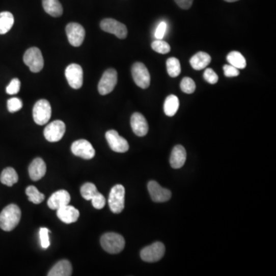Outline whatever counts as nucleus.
<instances>
[{
	"label": "nucleus",
	"instance_id": "obj_1",
	"mask_svg": "<svg viewBox=\"0 0 276 276\" xmlns=\"http://www.w3.org/2000/svg\"><path fill=\"white\" fill-rule=\"evenodd\" d=\"M20 208L16 204H10L6 206L0 213V228L6 232L14 230L20 222Z\"/></svg>",
	"mask_w": 276,
	"mask_h": 276
},
{
	"label": "nucleus",
	"instance_id": "obj_2",
	"mask_svg": "<svg viewBox=\"0 0 276 276\" xmlns=\"http://www.w3.org/2000/svg\"><path fill=\"white\" fill-rule=\"evenodd\" d=\"M101 245L110 254H118L124 250L125 240L118 233H107L101 236Z\"/></svg>",
	"mask_w": 276,
	"mask_h": 276
},
{
	"label": "nucleus",
	"instance_id": "obj_3",
	"mask_svg": "<svg viewBox=\"0 0 276 276\" xmlns=\"http://www.w3.org/2000/svg\"><path fill=\"white\" fill-rule=\"evenodd\" d=\"M125 189L121 184L115 185L111 189L109 194L108 204L114 213H121L124 209Z\"/></svg>",
	"mask_w": 276,
	"mask_h": 276
},
{
	"label": "nucleus",
	"instance_id": "obj_4",
	"mask_svg": "<svg viewBox=\"0 0 276 276\" xmlns=\"http://www.w3.org/2000/svg\"><path fill=\"white\" fill-rule=\"evenodd\" d=\"M24 63L30 68L31 72L34 73L41 72L44 66V59L39 48L36 47L29 48L23 57Z\"/></svg>",
	"mask_w": 276,
	"mask_h": 276
},
{
	"label": "nucleus",
	"instance_id": "obj_5",
	"mask_svg": "<svg viewBox=\"0 0 276 276\" xmlns=\"http://www.w3.org/2000/svg\"><path fill=\"white\" fill-rule=\"evenodd\" d=\"M132 77L135 84L143 89H148L151 84V75L147 67L142 62L133 64L131 69Z\"/></svg>",
	"mask_w": 276,
	"mask_h": 276
},
{
	"label": "nucleus",
	"instance_id": "obj_6",
	"mask_svg": "<svg viewBox=\"0 0 276 276\" xmlns=\"http://www.w3.org/2000/svg\"><path fill=\"white\" fill-rule=\"evenodd\" d=\"M33 118L39 125H44L49 121L51 117V107L47 100L38 101L33 107Z\"/></svg>",
	"mask_w": 276,
	"mask_h": 276
},
{
	"label": "nucleus",
	"instance_id": "obj_7",
	"mask_svg": "<svg viewBox=\"0 0 276 276\" xmlns=\"http://www.w3.org/2000/svg\"><path fill=\"white\" fill-rule=\"evenodd\" d=\"M117 83H118L117 71L114 68H109L104 72L98 83V92L101 95H107L115 89Z\"/></svg>",
	"mask_w": 276,
	"mask_h": 276
},
{
	"label": "nucleus",
	"instance_id": "obj_8",
	"mask_svg": "<svg viewBox=\"0 0 276 276\" xmlns=\"http://www.w3.org/2000/svg\"><path fill=\"white\" fill-rule=\"evenodd\" d=\"M165 246L162 242H157L145 247L141 251V258L147 262H156L164 256Z\"/></svg>",
	"mask_w": 276,
	"mask_h": 276
},
{
	"label": "nucleus",
	"instance_id": "obj_9",
	"mask_svg": "<svg viewBox=\"0 0 276 276\" xmlns=\"http://www.w3.org/2000/svg\"><path fill=\"white\" fill-rule=\"evenodd\" d=\"M65 123L60 120H56L45 127L44 136L48 142H59L65 134Z\"/></svg>",
	"mask_w": 276,
	"mask_h": 276
},
{
	"label": "nucleus",
	"instance_id": "obj_10",
	"mask_svg": "<svg viewBox=\"0 0 276 276\" xmlns=\"http://www.w3.org/2000/svg\"><path fill=\"white\" fill-rule=\"evenodd\" d=\"M65 77L72 89H79L83 85V69L78 64H71L65 69Z\"/></svg>",
	"mask_w": 276,
	"mask_h": 276
},
{
	"label": "nucleus",
	"instance_id": "obj_11",
	"mask_svg": "<svg viewBox=\"0 0 276 276\" xmlns=\"http://www.w3.org/2000/svg\"><path fill=\"white\" fill-rule=\"evenodd\" d=\"M65 31L68 42L72 46L79 47L84 42L86 31L80 24L71 22L67 25Z\"/></svg>",
	"mask_w": 276,
	"mask_h": 276
},
{
	"label": "nucleus",
	"instance_id": "obj_12",
	"mask_svg": "<svg viewBox=\"0 0 276 276\" xmlns=\"http://www.w3.org/2000/svg\"><path fill=\"white\" fill-rule=\"evenodd\" d=\"M106 140L110 146L111 149L115 152L125 153L128 151V142L115 130H110L106 132Z\"/></svg>",
	"mask_w": 276,
	"mask_h": 276
},
{
	"label": "nucleus",
	"instance_id": "obj_13",
	"mask_svg": "<svg viewBox=\"0 0 276 276\" xmlns=\"http://www.w3.org/2000/svg\"><path fill=\"white\" fill-rule=\"evenodd\" d=\"M103 31L116 36L118 39H125L127 36V29L125 25L114 19H104L101 22Z\"/></svg>",
	"mask_w": 276,
	"mask_h": 276
},
{
	"label": "nucleus",
	"instance_id": "obj_14",
	"mask_svg": "<svg viewBox=\"0 0 276 276\" xmlns=\"http://www.w3.org/2000/svg\"><path fill=\"white\" fill-rule=\"evenodd\" d=\"M71 150L74 155L81 157L85 160H91L95 155V151L92 144L84 139L74 142Z\"/></svg>",
	"mask_w": 276,
	"mask_h": 276
},
{
	"label": "nucleus",
	"instance_id": "obj_15",
	"mask_svg": "<svg viewBox=\"0 0 276 276\" xmlns=\"http://www.w3.org/2000/svg\"><path fill=\"white\" fill-rule=\"evenodd\" d=\"M148 188L151 199L156 203H163L171 199V191L162 187L158 183L154 180H151L148 183Z\"/></svg>",
	"mask_w": 276,
	"mask_h": 276
},
{
	"label": "nucleus",
	"instance_id": "obj_16",
	"mask_svg": "<svg viewBox=\"0 0 276 276\" xmlns=\"http://www.w3.org/2000/svg\"><path fill=\"white\" fill-rule=\"evenodd\" d=\"M71 201V196L69 192L65 189L54 192L48 200V206L53 210H57L62 206L69 204Z\"/></svg>",
	"mask_w": 276,
	"mask_h": 276
},
{
	"label": "nucleus",
	"instance_id": "obj_17",
	"mask_svg": "<svg viewBox=\"0 0 276 276\" xmlns=\"http://www.w3.org/2000/svg\"><path fill=\"white\" fill-rule=\"evenodd\" d=\"M130 125L133 133L138 136H144L148 133V121L143 115L141 113L133 114L130 118Z\"/></svg>",
	"mask_w": 276,
	"mask_h": 276
},
{
	"label": "nucleus",
	"instance_id": "obj_18",
	"mask_svg": "<svg viewBox=\"0 0 276 276\" xmlns=\"http://www.w3.org/2000/svg\"><path fill=\"white\" fill-rule=\"evenodd\" d=\"M56 211H57L56 214L59 219L66 224H73L79 218L80 213L78 210L69 204L62 206L61 208L58 209Z\"/></svg>",
	"mask_w": 276,
	"mask_h": 276
},
{
	"label": "nucleus",
	"instance_id": "obj_19",
	"mask_svg": "<svg viewBox=\"0 0 276 276\" xmlns=\"http://www.w3.org/2000/svg\"><path fill=\"white\" fill-rule=\"evenodd\" d=\"M29 174L33 181L41 180L46 174V164L40 157L35 159L29 167Z\"/></svg>",
	"mask_w": 276,
	"mask_h": 276
},
{
	"label": "nucleus",
	"instance_id": "obj_20",
	"mask_svg": "<svg viewBox=\"0 0 276 276\" xmlns=\"http://www.w3.org/2000/svg\"><path fill=\"white\" fill-rule=\"evenodd\" d=\"M186 159V152L185 148L182 145L174 147L170 159L171 166L174 169L181 168L184 165Z\"/></svg>",
	"mask_w": 276,
	"mask_h": 276
},
{
	"label": "nucleus",
	"instance_id": "obj_21",
	"mask_svg": "<svg viewBox=\"0 0 276 276\" xmlns=\"http://www.w3.org/2000/svg\"><path fill=\"white\" fill-rule=\"evenodd\" d=\"M72 273V265L68 260H61L48 271V276H70Z\"/></svg>",
	"mask_w": 276,
	"mask_h": 276
},
{
	"label": "nucleus",
	"instance_id": "obj_22",
	"mask_svg": "<svg viewBox=\"0 0 276 276\" xmlns=\"http://www.w3.org/2000/svg\"><path fill=\"white\" fill-rule=\"evenodd\" d=\"M210 62H211V57L210 54L203 52V51H199L197 54H194L189 60V63H190L192 68L197 71L206 68L208 66Z\"/></svg>",
	"mask_w": 276,
	"mask_h": 276
},
{
	"label": "nucleus",
	"instance_id": "obj_23",
	"mask_svg": "<svg viewBox=\"0 0 276 276\" xmlns=\"http://www.w3.org/2000/svg\"><path fill=\"white\" fill-rule=\"evenodd\" d=\"M44 10L53 17H59L63 13V8L59 0H42Z\"/></svg>",
	"mask_w": 276,
	"mask_h": 276
},
{
	"label": "nucleus",
	"instance_id": "obj_24",
	"mask_svg": "<svg viewBox=\"0 0 276 276\" xmlns=\"http://www.w3.org/2000/svg\"><path fill=\"white\" fill-rule=\"evenodd\" d=\"M19 180V176L16 170L12 168H7L3 171L0 175V181L6 186H12L16 184Z\"/></svg>",
	"mask_w": 276,
	"mask_h": 276
},
{
	"label": "nucleus",
	"instance_id": "obj_25",
	"mask_svg": "<svg viewBox=\"0 0 276 276\" xmlns=\"http://www.w3.org/2000/svg\"><path fill=\"white\" fill-rule=\"evenodd\" d=\"M14 24V16L10 12L0 13V35L8 33Z\"/></svg>",
	"mask_w": 276,
	"mask_h": 276
},
{
	"label": "nucleus",
	"instance_id": "obj_26",
	"mask_svg": "<svg viewBox=\"0 0 276 276\" xmlns=\"http://www.w3.org/2000/svg\"><path fill=\"white\" fill-rule=\"evenodd\" d=\"M180 106L178 98L176 95H169L165 100L163 110L165 115L169 117H173L176 115Z\"/></svg>",
	"mask_w": 276,
	"mask_h": 276
},
{
	"label": "nucleus",
	"instance_id": "obj_27",
	"mask_svg": "<svg viewBox=\"0 0 276 276\" xmlns=\"http://www.w3.org/2000/svg\"><path fill=\"white\" fill-rule=\"evenodd\" d=\"M227 59L230 65L236 67L238 69H243L246 67V60L239 51H233L229 53Z\"/></svg>",
	"mask_w": 276,
	"mask_h": 276
},
{
	"label": "nucleus",
	"instance_id": "obj_28",
	"mask_svg": "<svg viewBox=\"0 0 276 276\" xmlns=\"http://www.w3.org/2000/svg\"><path fill=\"white\" fill-rule=\"evenodd\" d=\"M167 69L168 75L172 78L179 76L181 72L180 61L175 57L170 58L167 61Z\"/></svg>",
	"mask_w": 276,
	"mask_h": 276
},
{
	"label": "nucleus",
	"instance_id": "obj_29",
	"mask_svg": "<svg viewBox=\"0 0 276 276\" xmlns=\"http://www.w3.org/2000/svg\"><path fill=\"white\" fill-rule=\"evenodd\" d=\"M25 194L28 196L29 200L34 204H39L45 200V195L34 186H28L25 189Z\"/></svg>",
	"mask_w": 276,
	"mask_h": 276
},
{
	"label": "nucleus",
	"instance_id": "obj_30",
	"mask_svg": "<svg viewBox=\"0 0 276 276\" xmlns=\"http://www.w3.org/2000/svg\"><path fill=\"white\" fill-rule=\"evenodd\" d=\"M96 186L92 183H86L81 187V194L86 200H91L92 197L98 192Z\"/></svg>",
	"mask_w": 276,
	"mask_h": 276
},
{
	"label": "nucleus",
	"instance_id": "obj_31",
	"mask_svg": "<svg viewBox=\"0 0 276 276\" xmlns=\"http://www.w3.org/2000/svg\"><path fill=\"white\" fill-rule=\"evenodd\" d=\"M151 47L154 51L160 54H167L171 51V46L169 44L161 39L154 41L151 44Z\"/></svg>",
	"mask_w": 276,
	"mask_h": 276
},
{
	"label": "nucleus",
	"instance_id": "obj_32",
	"mask_svg": "<svg viewBox=\"0 0 276 276\" xmlns=\"http://www.w3.org/2000/svg\"><path fill=\"white\" fill-rule=\"evenodd\" d=\"M180 89H181L182 92H184V93H194L196 90L195 82H194L192 78H188V77L183 78L181 83H180Z\"/></svg>",
	"mask_w": 276,
	"mask_h": 276
},
{
	"label": "nucleus",
	"instance_id": "obj_33",
	"mask_svg": "<svg viewBox=\"0 0 276 276\" xmlns=\"http://www.w3.org/2000/svg\"><path fill=\"white\" fill-rule=\"evenodd\" d=\"M22 107V100L18 98H10L7 101V108L10 113H14L21 110Z\"/></svg>",
	"mask_w": 276,
	"mask_h": 276
},
{
	"label": "nucleus",
	"instance_id": "obj_34",
	"mask_svg": "<svg viewBox=\"0 0 276 276\" xmlns=\"http://www.w3.org/2000/svg\"><path fill=\"white\" fill-rule=\"evenodd\" d=\"M91 200H92V205H93L94 207L97 209V210H101V209L104 208V206H105V197L101 192H97Z\"/></svg>",
	"mask_w": 276,
	"mask_h": 276
},
{
	"label": "nucleus",
	"instance_id": "obj_35",
	"mask_svg": "<svg viewBox=\"0 0 276 276\" xmlns=\"http://www.w3.org/2000/svg\"><path fill=\"white\" fill-rule=\"evenodd\" d=\"M203 78L207 82L210 84L214 85L218 82L219 77L217 74L212 69V68H206L203 74Z\"/></svg>",
	"mask_w": 276,
	"mask_h": 276
},
{
	"label": "nucleus",
	"instance_id": "obj_36",
	"mask_svg": "<svg viewBox=\"0 0 276 276\" xmlns=\"http://www.w3.org/2000/svg\"><path fill=\"white\" fill-rule=\"evenodd\" d=\"M50 233L49 230L47 228H41L39 230V237H40L41 245L42 248L48 249L50 245L49 236L48 233Z\"/></svg>",
	"mask_w": 276,
	"mask_h": 276
},
{
	"label": "nucleus",
	"instance_id": "obj_37",
	"mask_svg": "<svg viewBox=\"0 0 276 276\" xmlns=\"http://www.w3.org/2000/svg\"><path fill=\"white\" fill-rule=\"evenodd\" d=\"M21 82L18 78H13L7 87V92L9 95H16L20 90Z\"/></svg>",
	"mask_w": 276,
	"mask_h": 276
},
{
	"label": "nucleus",
	"instance_id": "obj_38",
	"mask_svg": "<svg viewBox=\"0 0 276 276\" xmlns=\"http://www.w3.org/2000/svg\"><path fill=\"white\" fill-rule=\"evenodd\" d=\"M224 75L228 78L237 77L239 75V71L236 67L231 65H225L224 66Z\"/></svg>",
	"mask_w": 276,
	"mask_h": 276
},
{
	"label": "nucleus",
	"instance_id": "obj_39",
	"mask_svg": "<svg viewBox=\"0 0 276 276\" xmlns=\"http://www.w3.org/2000/svg\"><path fill=\"white\" fill-rule=\"evenodd\" d=\"M167 26L168 25H167V23L165 22H161L159 24L155 32V37L157 39H163L165 33H166Z\"/></svg>",
	"mask_w": 276,
	"mask_h": 276
},
{
	"label": "nucleus",
	"instance_id": "obj_40",
	"mask_svg": "<svg viewBox=\"0 0 276 276\" xmlns=\"http://www.w3.org/2000/svg\"><path fill=\"white\" fill-rule=\"evenodd\" d=\"M176 4L183 10H188L192 6L194 0H175Z\"/></svg>",
	"mask_w": 276,
	"mask_h": 276
},
{
	"label": "nucleus",
	"instance_id": "obj_41",
	"mask_svg": "<svg viewBox=\"0 0 276 276\" xmlns=\"http://www.w3.org/2000/svg\"><path fill=\"white\" fill-rule=\"evenodd\" d=\"M224 1H226V2H228V3H234V2H236V1H239V0H224Z\"/></svg>",
	"mask_w": 276,
	"mask_h": 276
}]
</instances>
